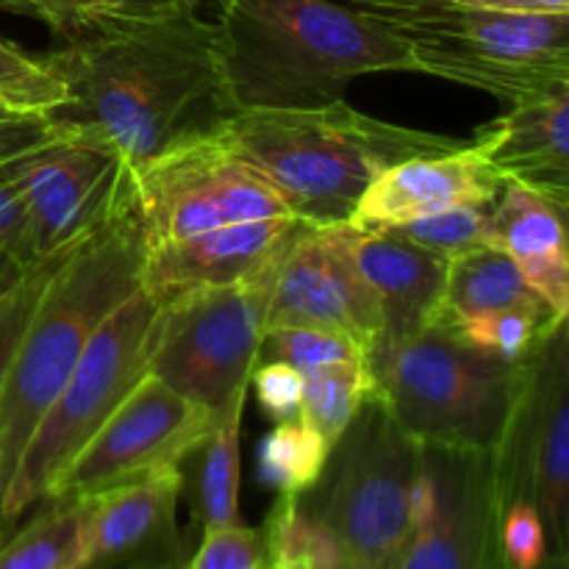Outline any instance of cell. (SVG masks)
<instances>
[{"label": "cell", "instance_id": "obj_1", "mask_svg": "<svg viewBox=\"0 0 569 569\" xmlns=\"http://www.w3.org/2000/svg\"><path fill=\"white\" fill-rule=\"evenodd\" d=\"M42 61L67 89L64 103L42 117L50 131L94 139L128 170L211 137L233 114L217 67L214 22L198 11L64 39Z\"/></svg>", "mask_w": 569, "mask_h": 569}, {"label": "cell", "instance_id": "obj_2", "mask_svg": "<svg viewBox=\"0 0 569 569\" xmlns=\"http://www.w3.org/2000/svg\"><path fill=\"white\" fill-rule=\"evenodd\" d=\"M214 56L233 114L320 109L359 76L417 72L387 26L331 0H228Z\"/></svg>", "mask_w": 569, "mask_h": 569}, {"label": "cell", "instance_id": "obj_3", "mask_svg": "<svg viewBox=\"0 0 569 569\" xmlns=\"http://www.w3.org/2000/svg\"><path fill=\"white\" fill-rule=\"evenodd\" d=\"M217 133L309 228L348 222L365 189L389 167L465 144L361 114L345 100L320 109L237 111Z\"/></svg>", "mask_w": 569, "mask_h": 569}, {"label": "cell", "instance_id": "obj_4", "mask_svg": "<svg viewBox=\"0 0 569 569\" xmlns=\"http://www.w3.org/2000/svg\"><path fill=\"white\" fill-rule=\"evenodd\" d=\"M139 270L142 233L131 206L48 276L0 387V500L94 328L139 289Z\"/></svg>", "mask_w": 569, "mask_h": 569}, {"label": "cell", "instance_id": "obj_5", "mask_svg": "<svg viewBox=\"0 0 569 569\" xmlns=\"http://www.w3.org/2000/svg\"><path fill=\"white\" fill-rule=\"evenodd\" d=\"M411 53L417 72L517 103L569 87V14H506L453 0H353Z\"/></svg>", "mask_w": 569, "mask_h": 569}, {"label": "cell", "instance_id": "obj_6", "mask_svg": "<svg viewBox=\"0 0 569 569\" xmlns=\"http://www.w3.org/2000/svg\"><path fill=\"white\" fill-rule=\"evenodd\" d=\"M520 361L495 359L428 326L370 356L367 367L372 392L417 445L492 450L520 387Z\"/></svg>", "mask_w": 569, "mask_h": 569}, {"label": "cell", "instance_id": "obj_7", "mask_svg": "<svg viewBox=\"0 0 569 569\" xmlns=\"http://www.w3.org/2000/svg\"><path fill=\"white\" fill-rule=\"evenodd\" d=\"M417 476L420 445L372 392L298 503L333 539L345 565L392 569L411 533Z\"/></svg>", "mask_w": 569, "mask_h": 569}, {"label": "cell", "instance_id": "obj_8", "mask_svg": "<svg viewBox=\"0 0 569 569\" xmlns=\"http://www.w3.org/2000/svg\"><path fill=\"white\" fill-rule=\"evenodd\" d=\"M159 306L137 289L89 337L81 359L28 439L0 500V542L39 506L50 483L148 372Z\"/></svg>", "mask_w": 569, "mask_h": 569}, {"label": "cell", "instance_id": "obj_9", "mask_svg": "<svg viewBox=\"0 0 569 569\" xmlns=\"http://www.w3.org/2000/svg\"><path fill=\"white\" fill-rule=\"evenodd\" d=\"M276 267L250 281L198 289L161 306L150 376L203 409H222L248 387L259 365Z\"/></svg>", "mask_w": 569, "mask_h": 569}, {"label": "cell", "instance_id": "obj_10", "mask_svg": "<svg viewBox=\"0 0 569 569\" xmlns=\"http://www.w3.org/2000/svg\"><path fill=\"white\" fill-rule=\"evenodd\" d=\"M520 387L492 448L498 509L531 500L545 522L550 553L567 556L569 498V331L545 333L520 361Z\"/></svg>", "mask_w": 569, "mask_h": 569}, {"label": "cell", "instance_id": "obj_11", "mask_svg": "<svg viewBox=\"0 0 569 569\" xmlns=\"http://www.w3.org/2000/svg\"><path fill=\"white\" fill-rule=\"evenodd\" d=\"M142 248L233 222L292 217L281 194L250 170L220 133L192 139L131 170Z\"/></svg>", "mask_w": 569, "mask_h": 569}, {"label": "cell", "instance_id": "obj_12", "mask_svg": "<svg viewBox=\"0 0 569 569\" xmlns=\"http://www.w3.org/2000/svg\"><path fill=\"white\" fill-rule=\"evenodd\" d=\"M6 170L26 203L31 267L64 259L133 203L126 161L87 137L50 133Z\"/></svg>", "mask_w": 569, "mask_h": 569}, {"label": "cell", "instance_id": "obj_13", "mask_svg": "<svg viewBox=\"0 0 569 569\" xmlns=\"http://www.w3.org/2000/svg\"><path fill=\"white\" fill-rule=\"evenodd\" d=\"M211 426L214 411L144 372L98 433L56 476L42 503L94 498L156 472L183 470Z\"/></svg>", "mask_w": 569, "mask_h": 569}, {"label": "cell", "instance_id": "obj_14", "mask_svg": "<svg viewBox=\"0 0 569 569\" xmlns=\"http://www.w3.org/2000/svg\"><path fill=\"white\" fill-rule=\"evenodd\" d=\"M492 450L420 445L411 533L392 569H500Z\"/></svg>", "mask_w": 569, "mask_h": 569}, {"label": "cell", "instance_id": "obj_15", "mask_svg": "<svg viewBox=\"0 0 569 569\" xmlns=\"http://www.w3.org/2000/svg\"><path fill=\"white\" fill-rule=\"evenodd\" d=\"M281 326H315L345 333L367 359L381 342V306L333 226H303L278 259L267 303V331Z\"/></svg>", "mask_w": 569, "mask_h": 569}, {"label": "cell", "instance_id": "obj_16", "mask_svg": "<svg viewBox=\"0 0 569 569\" xmlns=\"http://www.w3.org/2000/svg\"><path fill=\"white\" fill-rule=\"evenodd\" d=\"M300 228L295 217H272L142 248L139 289L161 309L198 289L250 281L278 264Z\"/></svg>", "mask_w": 569, "mask_h": 569}, {"label": "cell", "instance_id": "obj_17", "mask_svg": "<svg viewBox=\"0 0 569 569\" xmlns=\"http://www.w3.org/2000/svg\"><path fill=\"white\" fill-rule=\"evenodd\" d=\"M183 481V470H167L83 498L81 569L131 565L181 569L187 559L176 517Z\"/></svg>", "mask_w": 569, "mask_h": 569}, {"label": "cell", "instance_id": "obj_18", "mask_svg": "<svg viewBox=\"0 0 569 569\" xmlns=\"http://www.w3.org/2000/svg\"><path fill=\"white\" fill-rule=\"evenodd\" d=\"M500 189L503 178L483 161L470 139H465L461 148L448 153L417 156L383 170L365 189L348 226L378 231L448 206H492Z\"/></svg>", "mask_w": 569, "mask_h": 569}, {"label": "cell", "instance_id": "obj_19", "mask_svg": "<svg viewBox=\"0 0 569 569\" xmlns=\"http://www.w3.org/2000/svg\"><path fill=\"white\" fill-rule=\"evenodd\" d=\"M472 148L500 178L569 206V87L509 103L476 128Z\"/></svg>", "mask_w": 569, "mask_h": 569}, {"label": "cell", "instance_id": "obj_20", "mask_svg": "<svg viewBox=\"0 0 569 569\" xmlns=\"http://www.w3.org/2000/svg\"><path fill=\"white\" fill-rule=\"evenodd\" d=\"M333 231L381 306L383 333L370 356L431 326L448 259L406 239L389 237L383 231H361L348 222L333 226Z\"/></svg>", "mask_w": 569, "mask_h": 569}, {"label": "cell", "instance_id": "obj_21", "mask_svg": "<svg viewBox=\"0 0 569 569\" xmlns=\"http://www.w3.org/2000/svg\"><path fill=\"white\" fill-rule=\"evenodd\" d=\"M567 209L545 194L506 181L492 203V244L503 250L528 287L559 322L569 317Z\"/></svg>", "mask_w": 569, "mask_h": 569}, {"label": "cell", "instance_id": "obj_22", "mask_svg": "<svg viewBox=\"0 0 569 569\" xmlns=\"http://www.w3.org/2000/svg\"><path fill=\"white\" fill-rule=\"evenodd\" d=\"M509 306H545L515 261L495 244L467 250L445 264L442 295L431 326L450 328L467 317Z\"/></svg>", "mask_w": 569, "mask_h": 569}, {"label": "cell", "instance_id": "obj_23", "mask_svg": "<svg viewBox=\"0 0 569 569\" xmlns=\"http://www.w3.org/2000/svg\"><path fill=\"white\" fill-rule=\"evenodd\" d=\"M248 387L239 389L222 409L214 411V426L192 456H198L194 476V511L203 528H226L242 522L239 487H242V415Z\"/></svg>", "mask_w": 569, "mask_h": 569}, {"label": "cell", "instance_id": "obj_24", "mask_svg": "<svg viewBox=\"0 0 569 569\" xmlns=\"http://www.w3.org/2000/svg\"><path fill=\"white\" fill-rule=\"evenodd\" d=\"M87 500H48L0 542V569H81Z\"/></svg>", "mask_w": 569, "mask_h": 569}, {"label": "cell", "instance_id": "obj_25", "mask_svg": "<svg viewBox=\"0 0 569 569\" xmlns=\"http://www.w3.org/2000/svg\"><path fill=\"white\" fill-rule=\"evenodd\" d=\"M331 445L303 420L276 422L256 448V476L276 498H300L320 481Z\"/></svg>", "mask_w": 569, "mask_h": 569}, {"label": "cell", "instance_id": "obj_26", "mask_svg": "<svg viewBox=\"0 0 569 569\" xmlns=\"http://www.w3.org/2000/svg\"><path fill=\"white\" fill-rule=\"evenodd\" d=\"M372 372L365 359L337 361L303 376L300 420L315 428L328 445H337L345 428L353 422L365 400L372 395Z\"/></svg>", "mask_w": 569, "mask_h": 569}, {"label": "cell", "instance_id": "obj_27", "mask_svg": "<svg viewBox=\"0 0 569 569\" xmlns=\"http://www.w3.org/2000/svg\"><path fill=\"white\" fill-rule=\"evenodd\" d=\"M28 6L33 17L48 22L50 31L61 39L198 11V0H28Z\"/></svg>", "mask_w": 569, "mask_h": 569}, {"label": "cell", "instance_id": "obj_28", "mask_svg": "<svg viewBox=\"0 0 569 569\" xmlns=\"http://www.w3.org/2000/svg\"><path fill=\"white\" fill-rule=\"evenodd\" d=\"M567 322V320H565ZM561 326L548 306H509V309L483 311L467 317L456 326L445 328L470 348L503 361H520L533 350V345Z\"/></svg>", "mask_w": 569, "mask_h": 569}, {"label": "cell", "instance_id": "obj_29", "mask_svg": "<svg viewBox=\"0 0 569 569\" xmlns=\"http://www.w3.org/2000/svg\"><path fill=\"white\" fill-rule=\"evenodd\" d=\"M489 211H492V206H448V209L431 211V214L398 222V226L378 228V231L406 239V242L417 244L422 250H431V253L442 256V259H453V256L467 253V250L492 244Z\"/></svg>", "mask_w": 569, "mask_h": 569}, {"label": "cell", "instance_id": "obj_30", "mask_svg": "<svg viewBox=\"0 0 569 569\" xmlns=\"http://www.w3.org/2000/svg\"><path fill=\"white\" fill-rule=\"evenodd\" d=\"M64 100V83L42 56H31L0 39V109L14 117H48Z\"/></svg>", "mask_w": 569, "mask_h": 569}, {"label": "cell", "instance_id": "obj_31", "mask_svg": "<svg viewBox=\"0 0 569 569\" xmlns=\"http://www.w3.org/2000/svg\"><path fill=\"white\" fill-rule=\"evenodd\" d=\"M356 359L367 361V356L361 353L353 339L315 326L270 328V331H264L259 350V361H278V365L298 370L300 376L320 370V367L337 365V361Z\"/></svg>", "mask_w": 569, "mask_h": 569}, {"label": "cell", "instance_id": "obj_32", "mask_svg": "<svg viewBox=\"0 0 569 569\" xmlns=\"http://www.w3.org/2000/svg\"><path fill=\"white\" fill-rule=\"evenodd\" d=\"M500 569H539L550 556L548 533L531 500H511L498 517Z\"/></svg>", "mask_w": 569, "mask_h": 569}, {"label": "cell", "instance_id": "obj_33", "mask_svg": "<svg viewBox=\"0 0 569 569\" xmlns=\"http://www.w3.org/2000/svg\"><path fill=\"white\" fill-rule=\"evenodd\" d=\"M267 550L261 531L248 526L203 528V542L181 569H264Z\"/></svg>", "mask_w": 569, "mask_h": 569}, {"label": "cell", "instance_id": "obj_34", "mask_svg": "<svg viewBox=\"0 0 569 569\" xmlns=\"http://www.w3.org/2000/svg\"><path fill=\"white\" fill-rule=\"evenodd\" d=\"M61 259L44 261V264H37L28 270V276L22 278L20 287L6 298V303L0 306V387H3L6 370L11 365V356H14L17 345H20L22 333H26L28 320H31L33 309H37V300L42 295L44 281L53 272V267L59 264Z\"/></svg>", "mask_w": 569, "mask_h": 569}, {"label": "cell", "instance_id": "obj_35", "mask_svg": "<svg viewBox=\"0 0 569 569\" xmlns=\"http://www.w3.org/2000/svg\"><path fill=\"white\" fill-rule=\"evenodd\" d=\"M248 389H253L259 409L270 422L300 420L303 403V376L278 361H259L250 372Z\"/></svg>", "mask_w": 569, "mask_h": 569}, {"label": "cell", "instance_id": "obj_36", "mask_svg": "<svg viewBox=\"0 0 569 569\" xmlns=\"http://www.w3.org/2000/svg\"><path fill=\"white\" fill-rule=\"evenodd\" d=\"M0 248L11 250L22 264L31 267V261H28L26 203H22L20 192H17L14 181L6 170V159L0 161Z\"/></svg>", "mask_w": 569, "mask_h": 569}, {"label": "cell", "instance_id": "obj_37", "mask_svg": "<svg viewBox=\"0 0 569 569\" xmlns=\"http://www.w3.org/2000/svg\"><path fill=\"white\" fill-rule=\"evenodd\" d=\"M50 128L42 117H14V120H0V161L33 148L50 137Z\"/></svg>", "mask_w": 569, "mask_h": 569}, {"label": "cell", "instance_id": "obj_38", "mask_svg": "<svg viewBox=\"0 0 569 569\" xmlns=\"http://www.w3.org/2000/svg\"><path fill=\"white\" fill-rule=\"evenodd\" d=\"M453 3L506 11V14H569V0H453Z\"/></svg>", "mask_w": 569, "mask_h": 569}, {"label": "cell", "instance_id": "obj_39", "mask_svg": "<svg viewBox=\"0 0 569 569\" xmlns=\"http://www.w3.org/2000/svg\"><path fill=\"white\" fill-rule=\"evenodd\" d=\"M28 270H31V267L22 264L11 250L0 248V306H3L6 298L20 287L22 278L28 276Z\"/></svg>", "mask_w": 569, "mask_h": 569}, {"label": "cell", "instance_id": "obj_40", "mask_svg": "<svg viewBox=\"0 0 569 569\" xmlns=\"http://www.w3.org/2000/svg\"><path fill=\"white\" fill-rule=\"evenodd\" d=\"M0 11H9V14L33 17V9L28 6V0H0Z\"/></svg>", "mask_w": 569, "mask_h": 569}, {"label": "cell", "instance_id": "obj_41", "mask_svg": "<svg viewBox=\"0 0 569 569\" xmlns=\"http://www.w3.org/2000/svg\"><path fill=\"white\" fill-rule=\"evenodd\" d=\"M539 569H567V556L561 553H550L548 559H545V565Z\"/></svg>", "mask_w": 569, "mask_h": 569}, {"label": "cell", "instance_id": "obj_42", "mask_svg": "<svg viewBox=\"0 0 569 569\" xmlns=\"http://www.w3.org/2000/svg\"><path fill=\"white\" fill-rule=\"evenodd\" d=\"M117 569H170V567H156V565H131V567H117Z\"/></svg>", "mask_w": 569, "mask_h": 569}, {"label": "cell", "instance_id": "obj_43", "mask_svg": "<svg viewBox=\"0 0 569 569\" xmlns=\"http://www.w3.org/2000/svg\"><path fill=\"white\" fill-rule=\"evenodd\" d=\"M0 120H14V114H9V111L0 109Z\"/></svg>", "mask_w": 569, "mask_h": 569}, {"label": "cell", "instance_id": "obj_44", "mask_svg": "<svg viewBox=\"0 0 569 569\" xmlns=\"http://www.w3.org/2000/svg\"><path fill=\"white\" fill-rule=\"evenodd\" d=\"M339 569H365V567H356V565H342Z\"/></svg>", "mask_w": 569, "mask_h": 569}, {"label": "cell", "instance_id": "obj_45", "mask_svg": "<svg viewBox=\"0 0 569 569\" xmlns=\"http://www.w3.org/2000/svg\"><path fill=\"white\" fill-rule=\"evenodd\" d=\"M264 569H278V567H276V565H270V561H267V567H264Z\"/></svg>", "mask_w": 569, "mask_h": 569}, {"label": "cell", "instance_id": "obj_46", "mask_svg": "<svg viewBox=\"0 0 569 569\" xmlns=\"http://www.w3.org/2000/svg\"><path fill=\"white\" fill-rule=\"evenodd\" d=\"M222 3H228V0H217V6H222Z\"/></svg>", "mask_w": 569, "mask_h": 569}]
</instances>
